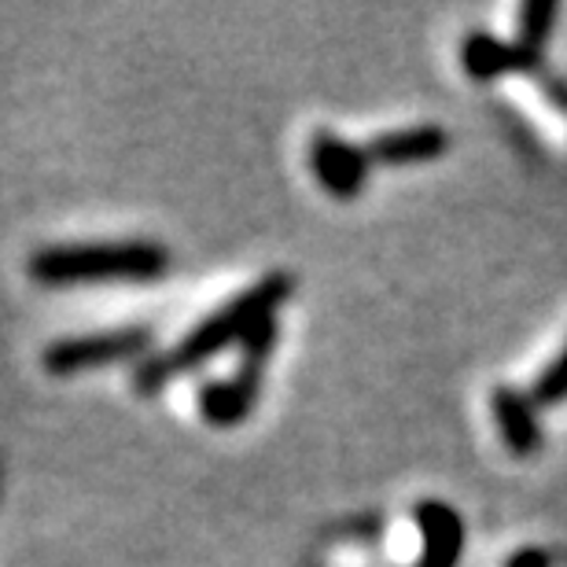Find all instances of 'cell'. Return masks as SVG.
Wrapping results in <instances>:
<instances>
[{"label":"cell","instance_id":"1","mask_svg":"<svg viewBox=\"0 0 567 567\" xmlns=\"http://www.w3.org/2000/svg\"><path fill=\"white\" fill-rule=\"evenodd\" d=\"M291 295H295V277L284 274V269H274V274L247 284L244 291L225 299L218 310L199 317L169 350L147 354L141 365H133V391H137L141 399L163 394L174 380L203 369L207 361L225 354L229 347H240L258 324L269 321V317H280L284 302H288Z\"/></svg>","mask_w":567,"mask_h":567},{"label":"cell","instance_id":"2","mask_svg":"<svg viewBox=\"0 0 567 567\" xmlns=\"http://www.w3.org/2000/svg\"><path fill=\"white\" fill-rule=\"evenodd\" d=\"M27 274L41 288L78 284H155L169 274V247L158 240H78L44 244L30 255Z\"/></svg>","mask_w":567,"mask_h":567},{"label":"cell","instance_id":"3","mask_svg":"<svg viewBox=\"0 0 567 567\" xmlns=\"http://www.w3.org/2000/svg\"><path fill=\"white\" fill-rule=\"evenodd\" d=\"M147 354H155V332L147 324L107 328V332L63 336L41 350V369L49 377H82V372L141 365Z\"/></svg>","mask_w":567,"mask_h":567},{"label":"cell","instance_id":"4","mask_svg":"<svg viewBox=\"0 0 567 567\" xmlns=\"http://www.w3.org/2000/svg\"><path fill=\"white\" fill-rule=\"evenodd\" d=\"M306 158H310V174L332 199H358L369 188L372 155L365 144L347 141L336 130H317L310 144H306Z\"/></svg>","mask_w":567,"mask_h":567},{"label":"cell","instance_id":"5","mask_svg":"<svg viewBox=\"0 0 567 567\" xmlns=\"http://www.w3.org/2000/svg\"><path fill=\"white\" fill-rule=\"evenodd\" d=\"M262 380H266V369H255V365H236L233 377L203 380L196 391L203 424L218 427V431L240 427L247 416L255 413L258 399H262Z\"/></svg>","mask_w":567,"mask_h":567},{"label":"cell","instance_id":"6","mask_svg":"<svg viewBox=\"0 0 567 567\" xmlns=\"http://www.w3.org/2000/svg\"><path fill=\"white\" fill-rule=\"evenodd\" d=\"M546 55L527 49L524 41H505L497 33L486 30H472L468 38L461 41V66L472 82H497V78L508 74H538Z\"/></svg>","mask_w":567,"mask_h":567},{"label":"cell","instance_id":"7","mask_svg":"<svg viewBox=\"0 0 567 567\" xmlns=\"http://www.w3.org/2000/svg\"><path fill=\"white\" fill-rule=\"evenodd\" d=\"M413 527H416V538H421L416 567H457L461 564L468 530H464V516L450 502H442V497L416 502Z\"/></svg>","mask_w":567,"mask_h":567},{"label":"cell","instance_id":"8","mask_svg":"<svg viewBox=\"0 0 567 567\" xmlns=\"http://www.w3.org/2000/svg\"><path fill=\"white\" fill-rule=\"evenodd\" d=\"M365 147L377 166H421V163H435V158L450 152V133L439 122H421V126L380 133Z\"/></svg>","mask_w":567,"mask_h":567},{"label":"cell","instance_id":"9","mask_svg":"<svg viewBox=\"0 0 567 567\" xmlns=\"http://www.w3.org/2000/svg\"><path fill=\"white\" fill-rule=\"evenodd\" d=\"M491 413H494L497 435H502L505 450L513 453V457H530V453L542 450L538 405L530 394L508 388V383H497L491 391Z\"/></svg>","mask_w":567,"mask_h":567},{"label":"cell","instance_id":"10","mask_svg":"<svg viewBox=\"0 0 567 567\" xmlns=\"http://www.w3.org/2000/svg\"><path fill=\"white\" fill-rule=\"evenodd\" d=\"M560 19V4L557 0H530V4L519 8V38L527 49H535L546 55V44L553 38V27Z\"/></svg>","mask_w":567,"mask_h":567},{"label":"cell","instance_id":"11","mask_svg":"<svg viewBox=\"0 0 567 567\" xmlns=\"http://www.w3.org/2000/svg\"><path fill=\"white\" fill-rule=\"evenodd\" d=\"M277 347H280V317H269V321L258 324L240 343V365L266 369V361L277 354Z\"/></svg>","mask_w":567,"mask_h":567},{"label":"cell","instance_id":"12","mask_svg":"<svg viewBox=\"0 0 567 567\" xmlns=\"http://www.w3.org/2000/svg\"><path fill=\"white\" fill-rule=\"evenodd\" d=\"M530 399H535V405L567 402V343H564L560 354L542 369V377L535 380V388H530Z\"/></svg>","mask_w":567,"mask_h":567},{"label":"cell","instance_id":"13","mask_svg":"<svg viewBox=\"0 0 567 567\" xmlns=\"http://www.w3.org/2000/svg\"><path fill=\"white\" fill-rule=\"evenodd\" d=\"M502 567H553V557L542 546H524V549L508 553Z\"/></svg>","mask_w":567,"mask_h":567},{"label":"cell","instance_id":"14","mask_svg":"<svg viewBox=\"0 0 567 567\" xmlns=\"http://www.w3.org/2000/svg\"><path fill=\"white\" fill-rule=\"evenodd\" d=\"M542 85H546V96L557 104L564 115H567V85L564 82H557V78H542Z\"/></svg>","mask_w":567,"mask_h":567}]
</instances>
